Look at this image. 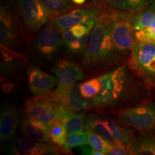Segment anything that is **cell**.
<instances>
[{"label": "cell", "mask_w": 155, "mask_h": 155, "mask_svg": "<svg viewBox=\"0 0 155 155\" xmlns=\"http://www.w3.org/2000/svg\"><path fill=\"white\" fill-rule=\"evenodd\" d=\"M106 2L113 10H126V0H106Z\"/></svg>", "instance_id": "obj_31"}, {"label": "cell", "mask_w": 155, "mask_h": 155, "mask_svg": "<svg viewBox=\"0 0 155 155\" xmlns=\"http://www.w3.org/2000/svg\"><path fill=\"white\" fill-rule=\"evenodd\" d=\"M155 20V12L152 9H144L131 17V23L135 32L150 27Z\"/></svg>", "instance_id": "obj_23"}, {"label": "cell", "mask_w": 155, "mask_h": 155, "mask_svg": "<svg viewBox=\"0 0 155 155\" xmlns=\"http://www.w3.org/2000/svg\"><path fill=\"white\" fill-rule=\"evenodd\" d=\"M87 137H88V145L97 151L104 152L106 154L111 143L106 141L104 137L91 129H86Z\"/></svg>", "instance_id": "obj_26"}, {"label": "cell", "mask_w": 155, "mask_h": 155, "mask_svg": "<svg viewBox=\"0 0 155 155\" xmlns=\"http://www.w3.org/2000/svg\"><path fill=\"white\" fill-rule=\"evenodd\" d=\"M2 90L6 94H9L15 89V82H12L9 78H2Z\"/></svg>", "instance_id": "obj_32"}, {"label": "cell", "mask_w": 155, "mask_h": 155, "mask_svg": "<svg viewBox=\"0 0 155 155\" xmlns=\"http://www.w3.org/2000/svg\"><path fill=\"white\" fill-rule=\"evenodd\" d=\"M51 17H56L65 14L73 7L72 0H40Z\"/></svg>", "instance_id": "obj_22"}, {"label": "cell", "mask_w": 155, "mask_h": 155, "mask_svg": "<svg viewBox=\"0 0 155 155\" xmlns=\"http://www.w3.org/2000/svg\"><path fill=\"white\" fill-rule=\"evenodd\" d=\"M86 144H88V137L86 131L83 130L68 134L66 144L62 147L61 150L65 154H71L73 149Z\"/></svg>", "instance_id": "obj_24"}, {"label": "cell", "mask_w": 155, "mask_h": 155, "mask_svg": "<svg viewBox=\"0 0 155 155\" xmlns=\"http://www.w3.org/2000/svg\"><path fill=\"white\" fill-rule=\"evenodd\" d=\"M81 94L86 98H93L98 94L101 88L100 76L94 77L79 83Z\"/></svg>", "instance_id": "obj_25"}, {"label": "cell", "mask_w": 155, "mask_h": 155, "mask_svg": "<svg viewBox=\"0 0 155 155\" xmlns=\"http://www.w3.org/2000/svg\"><path fill=\"white\" fill-rule=\"evenodd\" d=\"M116 121L139 132H150L155 129V103L129 106L116 112Z\"/></svg>", "instance_id": "obj_5"}, {"label": "cell", "mask_w": 155, "mask_h": 155, "mask_svg": "<svg viewBox=\"0 0 155 155\" xmlns=\"http://www.w3.org/2000/svg\"><path fill=\"white\" fill-rule=\"evenodd\" d=\"M19 8L2 2L0 9V41L12 50H17L24 38V28Z\"/></svg>", "instance_id": "obj_4"}, {"label": "cell", "mask_w": 155, "mask_h": 155, "mask_svg": "<svg viewBox=\"0 0 155 155\" xmlns=\"http://www.w3.org/2000/svg\"><path fill=\"white\" fill-rule=\"evenodd\" d=\"M86 113L73 112L62 104H58L57 108V119L66 128L68 134L85 129Z\"/></svg>", "instance_id": "obj_15"}, {"label": "cell", "mask_w": 155, "mask_h": 155, "mask_svg": "<svg viewBox=\"0 0 155 155\" xmlns=\"http://www.w3.org/2000/svg\"><path fill=\"white\" fill-rule=\"evenodd\" d=\"M59 33L50 23L39 30L33 41L35 53L42 60L52 61L58 57L63 43Z\"/></svg>", "instance_id": "obj_8"}, {"label": "cell", "mask_w": 155, "mask_h": 155, "mask_svg": "<svg viewBox=\"0 0 155 155\" xmlns=\"http://www.w3.org/2000/svg\"><path fill=\"white\" fill-rule=\"evenodd\" d=\"M70 30L72 31L73 34L75 36L78 37V38H81V37H83L84 35H86L87 32H91V30L92 29L89 28V27H88L86 25L78 24L72 27Z\"/></svg>", "instance_id": "obj_30"}, {"label": "cell", "mask_w": 155, "mask_h": 155, "mask_svg": "<svg viewBox=\"0 0 155 155\" xmlns=\"http://www.w3.org/2000/svg\"><path fill=\"white\" fill-rule=\"evenodd\" d=\"M27 77L30 91L34 96H48L57 86L55 76L32 64L27 69Z\"/></svg>", "instance_id": "obj_13"}, {"label": "cell", "mask_w": 155, "mask_h": 155, "mask_svg": "<svg viewBox=\"0 0 155 155\" xmlns=\"http://www.w3.org/2000/svg\"><path fill=\"white\" fill-rule=\"evenodd\" d=\"M9 153L15 155H57L58 147L22 137H13L8 141Z\"/></svg>", "instance_id": "obj_12"}, {"label": "cell", "mask_w": 155, "mask_h": 155, "mask_svg": "<svg viewBox=\"0 0 155 155\" xmlns=\"http://www.w3.org/2000/svg\"><path fill=\"white\" fill-rule=\"evenodd\" d=\"M73 112L87 111L94 108L92 98H86L81 94L79 83H76L61 104Z\"/></svg>", "instance_id": "obj_17"}, {"label": "cell", "mask_w": 155, "mask_h": 155, "mask_svg": "<svg viewBox=\"0 0 155 155\" xmlns=\"http://www.w3.org/2000/svg\"><path fill=\"white\" fill-rule=\"evenodd\" d=\"M137 42H155V20L148 28L135 32Z\"/></svg>", "instance_id": "obj_27"}, {"label": "cell", "mask_w": 155, "mask_h": 155, "mask_svg": "<svg viewBox=\"0 0 155 155\" xmlns=\"http://www.w3.org/2000/svg\"><path fill=\"white\" fill-rule=\"evenodd\" d=\"M22 112L9 103H5L0 113V138L8 141L15 137L20 124Z\"/></svg>", "instance_id": "obj_14"}, {"label": "cell", "mask_w": 155, "mask_h": 155, "mask_svg": "<svg viewBox=\"0 0 155 155\" xmlns=\"http://www.w3.org/2000/svg\"><path fill=\"white\" fill-rule=\"evenodd\" d=\"M96 1H98V0H94V5H96Z\"/></svg>", "instance_id": "obj_35"}, {"label": "cell", "mask_w": 155, "mask_h": 155, "mask_svg": "<svg viewBox=\"0 0 155 155\" xmlns=\"http://www.w3.org/2000/svg\"><path fill=\"white\" fill-rule=\"evenodd\" d=\"M126 63L147 88L155 86V42H137Z\"/></svg>", "instance_id": "obj_3"}, {"label": "cell", "mask_w": 155, "mask_h": 155, "mask_svg": "<svg viewBox=\"0 0 155 155\" xmlns=\"http://www.w3.org/2000/svg\"><path fill=\"white\" fill-rule=\"evenodd\" d=\"M127 65H121L100 75L101 88L93 98L94 109L119 110L143 97L144 88Z\"/></svg>", "instance_id": "obj_1"}, {"label": "cell", "mask_w": 155, "mask_h": 155, "mask_svg": "<svg viewBox=\"0 0 155 155\" xmlns=\"http://www.w3.org/2000/svg\"><path fill=\"white\" fill-rule=\"evenodd\" d=\"M21 131L26 138L31 140L53 145L50 139L47 126L43 124L25 117L21 124Z\"/></svg>", "instance_id": "obj_18"}, {"label": "cell", "mask_w": 155, "mask_h": 155, "mask_svg": "<svg viewBox=\"0 0 155 155\" xmlns=\"http://www.w3.org/2000/svg\"><path fill=\"white\" fill-rule=\"evenodd\" d=\"M73 3L77 5H82L86 3V0H72Z\"/></svg>", "instance_id": "obj_34"}, {"label": "cell", "mask_w": 155, "mask_h": 155, "mask_svg": "<svg viewBox=\"0 0 155 155\" xmlns=\"http://www.w3.org/2000/svg\"><path fill=\"white\" fill-rule=\"evenodd\" d=\"M90 33L91 32H88L81 38H78L73 34L72 31L69 29L64 31L61 35L65 49L72 55L77 56L84 53L88 45Z\"/></svg>", "instance_id": "obj_19"}, {"label": "cell", "mask_w": 155, "mask_h": 155, "mask_svg": "<svg viewBox=\"0 0 155 155\" xmlns=\"http://www.w3.org/2000/svg\"><path fill=\"white\" fill-rule=\"evenodd\" d=\"M78 148L79 152L81 154H87V155H106L104 152H100V151H97L94 149H93L91 147L89 146L88 144L83 145Z\"/></svg>", "instance_id": "obj_33"}, {"label": "cell", "mask_w": 155, "mask_h": 155, "mask_svg": "<svg viewBox=\"0 0 155 155\" xmlns=\"http://www.w3.org/2000/svg\"><path fill=\"white\" fill-rule=\"evenodd\" d=\"M131 154L155 155V137L150 132H140L136 135L129 146Z\"/></svg>", "instance_id": "obj_20"}, {"label": "cell", "mask_w": 155, "mask_h": 155, "mask_svg": "<svg viewBox=\"0 0 155 155\" xmlns=\"http://www.w3.org/2000/svg\"><path fill=\"white\" fill-rule=\"evenodd\" d=\"M17 5L23 24L30 32L40 30L51 17L40 0H18Z\"/></svg>", "instance_id": "obj_11"}, {"label": "cell", "mask_w": 155, "mask_h": 155, "mask_svg": "<svg viewBox=\"0 0 155 155\" xmlns=\"http://www.w3.org/2000/svg\"><path fill=\"white\" fill-rule=\"evenodd\" d=\"M48 134L54 146L62 148L66 144L68 132L66 128L58 119L48 126Z\"/></svg>", "instance_id": "obj_21"}, {"label": "cell", "mask_w": 155, "mask_h": 155, "mask_svg": "<svg viewBox=\"0 0 155 155\" xmlns=\"http://www.w3.org/2000/svg\"><path fill=\"white\" fill-rule=\"evenodd\" d=\"M154 137H155V129H154Z\"/></svg>", "instance_id": "obj_36"}, {"label": "cell", "mask_w": 155, "mask_h": 155, "mask_svg": "<svg viewBox=\"0 0 155 155\" xmlns=\"http://www.w3.org/2000/svg\"><path fill=\"white\" fill-rule=\"evenodd\" d=\"M114 12H103L92 29L82 59L83 70L88 75L107 70L122 60L112 38Z\"/></svg>", "instance_id": "obj_2"}, {"label": "cell", "mask_w": 155, "mask_h": 155, "mask_svg": "<svg viewBox=\"0 0 155 155\" xmlns=\"http://www.w3.org/2000/svg\"><path fill=\"white\" fill-rule=\"evenodd\" d=\"M107 155H128L131 154L129 147L125 144H112L110 145Z\"/></svg>", "instance_id": "obj_29"}, {"label": "cell", "mask_w": 155, "mask_h": 155, "mask_svg": "<svg viewBox=\"0 0 155 155\" xmlns=\"http://www.w3.org/2000/svg\"><path fill=\"white\" fill-rule=\"evenodd\" d=\"M102 14L103 12L99 6L93 5L87 8L73 9L61 16L53 17L51 22L61 35L64 31L78 24L86 25L93 29Z\"/></svg>", "instance_id": "obj_9"}, {"label": "cell", "mask_w": 155, "mask_h": 155, "mask_svg": "<svg viewBox=\"0 0 155 155\" xmlns=\"http://www.w3.org/2000/svg\"><path fill=\"white\" fill-rule=\"evenodd\" d=\"M152 0H126V10L130 13H137L144 10Z\"/></svg>", "instance_id": "obj_28"}, {"label": "cell", "mask_w": 155, "mask_h": 155, "mask_svg": "<svg viewBox=\"0 0 155 155\" xmlns=\"http://www.w3.org/2000/svg\"><path fill=\"white\" fill-rule=\"evenodd\" d=\"M52 72L57 78V86L50 96L58 104H61L71 88L78 81L85 78L83 68L77 63L67 60H61L54 65Z\"/></svg>", "instance_id": "obj_6"}, {"label": "cell", "mask_w": 155, "mask_h": 155, "mask_svg": "<svg viewBox=\"0 0 155 155\" xmlns=\"http://www.w3.org/2000/svg\"><path fill=\"white\" fill-rule=\"evenodd\" d=\"M131 13L119 12L114 11L112 23V38L116 52L121 59L127 54L130 55L137 43L135 37V30L131 23Z\"/></svg>", "instance_id": "obj_7"}, {"label": "cell", "mask_w": 155, "mask_h": 155, "mask_svg": "<svg viewBox=\"0 0 155 155\" xmlns=\"http://www.w3.org/2000/svg\"><path fill=\"white\" fill-rule=\"evenodd\" d=\"M25 58L17 51L12 50L1 44V77L9 78L20 68Z\"/></svg>", "instance_id": "obj_16"}, {"label": "cell", "mask_w": 155, "mask_h": 155, "mask_svg": "<svg viewBox=\"0 0 155 155\" xmlns=\"http://www.w3.org/2000/svg\"><path fill=\"white\" fill-rule=\"evenodd\" d=\"M58 104L48 96H35L27 102L25 108V117L29 118L45 126L57 119Z\"/></svg>", "instance_id": "obj_10"}]
</instances>
